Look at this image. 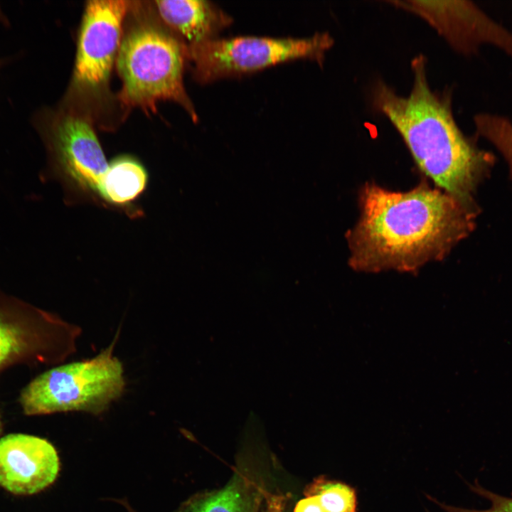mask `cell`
<instances>
[{
	"mask_svg": "<svg viewBox=\"0 0 512 512\" xmlns=\"http://www.w3.org/2000/svg\"><path fill=\"white\" fill-rule=\"evenodd\" d=\"M58 471V454L46 439L20 433L0 439V485L9 492H39L55 481Z\"/></svg>",
	"mask_w": 512,
	"mask_h": 512,
	"instance_id": "obj_10",
	"label": "cell"
},
{
	"mask_svg": "<svg viewBox=\"0 0 512 512\" xmlns=\"http://www.w3.org/2000/svg\"><path fill=\"white\" fill-rule=\"evenodd\" d=\"M359 207V219L347 233L348 264L370 273H415L428 262L442 260L473 231L477 216L426 182L404 192L367 183Z\"/></svg>",
	"mask_w": 512,
	"mask_h": 512,
	"instance_id": "obj_1",
	"label": "cell"
},
{
	"mask_svg": "<svg viewBox=\"0 0 512 512\" xmlns=\"http://www.w3.org/2000/svg\"><path fill=\"white\" fill-rule=\"evenodd\" d=\"M316 495L326 512H356V496L349 486L319 478L306 492Z\"/></svg>",
	"mask_w": 512,
	"mask_h": 512,
	"instance_id": "obj_14",
	"label": "cell"
},
{
	"mask_svg": "<svg viewBox=\"0 0 512 512\" xmlns=\"http://www.w3.org/2000/svg\"><path fill=\"white\" fill-rule=\"evenodd\" d=\"M327 33L306 38L240 36L191 43L188 57L196 79L203 83L239 76L277 63L299 58L321 63L333 45Z\"/></svg>",
	"mask_w": 512,
	"mask_h": 512,
	"instance_id": "obj_5",
	"label": "cell"
},
{
	"mask_svg": "<svg viewBox=\"0 0 512 512\" xmlns=\"http://www.w3.org/2000/svg\"><path fill=\"white\" fill-rule=\"evenodd\" d=\"M8 62L7 58H0V68L3 67Z\"/></svg>",
	"mask_w": 512,
	"mask_h": 512,
	"instance_id": "obj_18",
	"label": "cell"
},
{
	"mask_svg": "<svg viewBox=\"0 0 512 512\" xmlns=\"http://www.w3.org/2000/svg\"><path fill=\"white\" fill-rule=\"evenodd\" d=\"M185 57L187 48L166 33L149 27L133 31L122 43L118 53L122 99L152 112L158 101L172 100L197 120L183 82Z\"/></svg>",
	"mask_w": 512,
	"mask_h": 512,
	"instance_id": "obj_3",
	"label": "cell"
},
{
	"mask_svg": "<svg viewBox=\"0 0 512 512\" xmlns=\"http://www.w3.org/2000/svg\"><path fill=\"white\" fill-rule=\"evenodd\" d=\"M54 119L47 142L52 171L68 203L102 206L100 191L109 164L92 128L74 116Z\"/></svg>",
	"mask_w": 512,
	"mask_h": 512,
	"instance_id": "obj_7",
	"label": "cell"
},
{
	"mask_svg": "<svg viewBox=\"0 0 512 512\" xmlns=\"http://www.w3.org/2000/svg\"><path fill=\"white\" fill-rule=\"evenodd\" d=\"M114 345L93 358L62 365L35 378L19 396L24 414L102 412L121 396L125 385L122 365L113 356Z\"/></svg>",
	"mask_w": 512,
	"mask_h": 512,
	"instance_id": "obj_4",
	"label": "cell"
},
{
	"mask_svg": "<svg viewBox=\"0 0 512 512\" xmlns=\"http://www.w3.org/2000/svg\"><path fill=\"white\" fill-rule=\"evenodd\" d=\"M411 66L413 84L408 95H398L379 80L371 88L372 105L397 130L420 171L478 215L474 196L496 158L459 129L451 96L430 88L424 56L415 57Z\"/></svg>",
	"mask_w": 512,
	"mask_h": 512,
	"instance_id": "obj_2",
	"label": "cell"
},
{
	"mask_svg": "<svg viewBox=\"0 0 512 512\" xmlns=\"http://www.w3.org/2000/svg\"><path fill=\"white\" fill-rule=\"evenodd\" d=\"M471 489L477 495L486 499L490 506L485 509H471L455 507L438 503L447 512H512V498L504 496L488 490L476 482L471 485Z\"/></svg>",
	"mask_w": 512,
	"mask_h": 512,
	"instance_id": "obj_16",
	"label": "cell"
},
{
	"mask_svg": "<svg viewBox=\"0 0 512 512\" xmlns=\"http://www.w3.org/2000/svg\"><path fill=\"white\" fill-rule=\"evenodd\" d=\"M294 512H326L316 495H306L295 506Z\"/></svg>",
	"mask_w": 512,
	"mask_h": 512,
	"instance_id": "obj_17",
	"label": "cell"
},
{
	"mask_svg": "<svg viewBox=\"0 0 512 512\" xmlns=\"http://www.w3.org/2000/svg\"><path fill=\"white\" fill-rule=\"evenodd\" d=\"M149 181L147 171L137 159L121 156L110 164L101 187L102 207L122 211L131 218L142 215L136 206Z\"/></svg>",
	"mask_w": 512,
	"mask_h": 512,
	"instance_id": "obj_12",
	"label": "cell"
},
{
	"mask_svg": "<svg viewBox=\"0 0 512 512\" xmlns=\"http://www.w3.org/2000/svg\"><path fill=\"white\" fill-rule=\"evenodd\" d=\"M0 425H1V423H0Z\"/></svg>",
	"mask_w": 512,
	"mask_h": 512,
	"instance_id": "obj_20",
	"label": "cell"
},
{
	"mask_svg": "<svg viewBox=\"0 0 512 512\" xmlns=\"http://www.w3.org/2000/svg\"><path fill=\"white\" fill-rule=\"evenodd\" d=\"M260 502L249 481L235 476L223 488L191 501L183 512H258Z\"/></svg>",
	"mask_w": 512,
	"mask_h": 512,
	"instance_id": "obj_13",
	"label": "cell"
},
{
	"mask_svg": "<svg viewBox=\"0 0 512 512\" xmlns=\"http://www.w3.org/2000/svg\"><path fill=\"white\" fill-rule=\"evenodd\" d=\"M79 329L14 297H0V371L19 363L59 362L74 351Z\"/></svg>",
	"mask_w": 512,
	"mask_h": 512,
	"instance_id": "obj_6",
	"label": "cell"
},
{
	"mask_svg": "<svg viewBox=\"0 0 512 512\" xmlns=\"http://www.w3.org/2000/svg\"><path fill=\"white\" fill-rule=\"evenodd\" d=\"M0 21H2L4 23L6 22L5 17H4V16L2 14V12H1V9H0Z\"/></svg>",
	"mask_w": 512,
	"mask_h": 512,
	"instance_id": "obj_19",
	"label": "cell"
},
{
	"mask_svg": "<svg viewBox=\"0 0 512 512\" xmlns=\"http://www.w3.org/2000/svg\"><path fill=\"white\" fill-rule=\"evenodd\" d=\"M126 1H90L83 16L75 66L76 80L97 87L108 78L119 47Z\"/></svg>",
	"mask_w": 512,
	"mask_h": 512,
	"instance_id": "obj_9",
	"label": "cell"
},
{
	"mask_svg": "<svg viewBox=\"0 0 512 512\" xmlns=\"http://www.w3.org/2000/svg\"><path fill=\"white\" fill-rule=\"evenodd\" d=\"M434 28L456 50L471 54L484 43L512 56V33L466 1H393Z\"/></svg>",
	"mask_w": 512,
	"mask_h": 512,
	"instance_id": "obj_8",
	"label": "cell"
},
{
	"mask_svg": "<svg viewBox=\"0 0 512 512\" xmlns=\"http://www.w3.org/2000/svg\"><path fill=\"white\" fill-rule=\"evenodd\" d=\"M163 19L191 43L216 38L233 23V18L211 1L203 0L156 1Z\"/></svg>",
	"mask_w": 512,
	"mask_h": 512,
	"instance_id": "obj_11",
	"label": "cell"
},
{
	"mask_svg": "<svg viewBox=\"0 0 512 512\" xmlns=\"http://www.w3.org/2000/svg\"><path fill=\"white\" fill-rule=\"evenodd\" d=\"M478 135L493 144L508 163L512 179V123L502 116L478 114L474 117Z\"/></svg>",
	"mask_w": 512,
	"mask_h": 512,
	"instance_id": "obj_15",
	"label": "cell"
}]
</instances>
